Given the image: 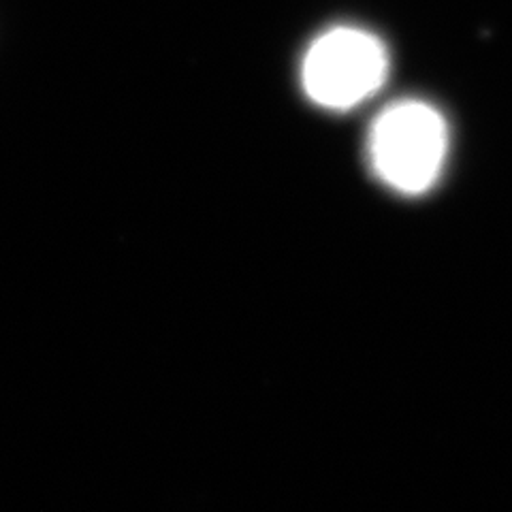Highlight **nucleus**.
Masks as SVG:
<instances>
[{
    "label": "nucleus",
    "mask_w": 512,
    "mask_h": 512,
    "mask_svg": "<svg viewBox=\"0 0 512 512\" xmlns=\"http://www.w3.org/2000/svg\"><path fill=\"white\" fill-rule=\"evenodd\" d=\"M389 69L387 45L374 32L335 26L310 43L301 62V86L318 107L350 111L372 99Z\"/></svg>",
    "instance_id": "nucleus-2"
},
{
    "label": "nucleus",
    "mask_w": 512,
    "mask_h": 512,
    "mask_svg": "<svg viewBox=\"0 0 512 512\" xmlns=\"http://www.w3.org/2000/svg\"><path fill=\"white\" fill-rule=\"evenodd\" d=\"M446 150V122L423 101H399L382 109L367 135V158L376 178L402 195H423L436 184Z\"/></svg>",
    "instance_id": "nucleus-1"
}]
</instances>
